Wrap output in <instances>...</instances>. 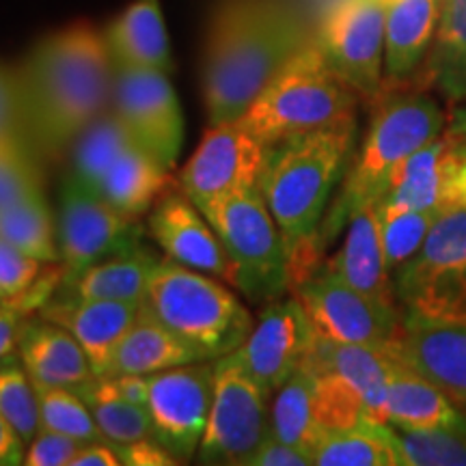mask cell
<instances>
[{"instance_id": "41", "label": "cell", "mask_w": 466, "mask_h": 466, "mask_svg": "<svg viewBox=\"0 0 466 466\" xmlns=\"http://www.w3.org/2000/svg\"><path fill=\"white\" fill-rule=\"evenodd\" d=\"M316 370V367H313ZM318 371V370H316ZM367 417L365 401L354 387L330 371H318L316 419L322 432H337Z\"/></svg>"}, {"instance_id": "16", "label": "cell", "mask_w": 466, "mask_h": 466, "mask_svg": "<svg viewBox=\"0 0 466 466\" xmlns=\"http://www.w3.org/2000/svg\"><path fill=\"white\" fill-rule=\"evenodd\" d=\"M316 341V329L296 299L266 302L244 343L223 357L253 378L268 395L305 363Z\"/></svg>"}, {"instance_id": "20", "label": "cell", "mask_w": 466, "mask_h": 466, "mask_svg": "<svg viewBox=\"0 0 466 466\" xmlns=\"http://www.w3.org/2000/svg\"><path fill=\"white\" fill-rule=\"evenodd\" d=\"M395 352L441 387L466 415V322H434L406 313Z\"/></svg>"}, {"instance_id": "27", "label": "cell", "mask_w": 466, "mask_h": 466, "mask_svg": "<svg viewBox=\"0 0 466 466\" xmlns=\"http://www.w3.org/2000/svg\"><path fill=\"white\" fill-rule=\"evenodd\" d=\"M441 0H384V74L404 80L432 48Z\"/></svg>"}, {"instance_id": "34", "label": "cell", "mask_w": 466, "mask_h": 466, "mask_svg": "<svg viewBox=\"0 0 466 466\" xmlns=\"http://www.w3.org/2000/svg\"><path fill=\"white\" fill-rule=\"evenodd\" d=\"M0 236L42 264H61L56 225L44 195L0 209Z\"/></svg>"}, {"instance_id": "6", "label": "cell", "mask_w": 466, "mask_h": 466, "mask_svg": "<svg viewBox=\"0 0 466 466\" xmlns=\"http://www.w3.org/2000/svg\"><path fill=\"white\" fill-rule=\"evenodd\" d=\"M359 93L326 61L311 37L255 97L240 119L268 145L299 137L354 115Z\"/></svg>"}, {"instance_id": "1", "label": "cell", "mask_w": 466, "mask_h": 466, "mask_svg": "<svg viewBox=\"0 0 466 466\" xmlns=\"http://www.w3.org/2000/svg\"><path fill=\"white\" fill-rule=\"evenodd\" d=\"M113 56L104 33L74 22L35 44L14 72L28 143L58 158L110 108Z\"/></svg>"}, {"instance_id": "12", "label": "cell", "mask_w": 466, "mask_h": 466, "mask_svg": "<svg viewBox=\"0 0 466 466\" xmlns=\"http://www.w3.org/2000/svg\"><path fill=\"white\" fill-rule=\"evenodd\" d=\"M110 110L134 141L173 171L184 143V115L167 72L121 66L113 61Z\"/></svg>"}, {"instance_id": "28", "label": "cell", "mask_w": 466, "mask_h": 466, "mask_svg": "<svg viewBox=\"0 0 466 466\" xmlns=\"http://www.w3.org/2000/svg\"><path fill=\"white\" fill-rule=\"evenodd\" d=\"M203 360L188 343L171 333L141 302L138 316L127 330L106 376H151Z\"/></svg>"}, {"instance_id": "33", "label": "cell", "mask_w": 466, "mask_h": 466, "mask_svg": "<svg viewBox=\"0 0 466 466\" xmlns=\"http://www.w3.org/2000/svg\"><path fill=\"white\" fill-rule=\"evenodd\" d=\"M428 69L442 96L466 100V0H441Z\"/></svg>"}, {"instance_id": "45", "label": "cell", "mask_w": 466, "mask_h": 466, "mask_svg": "<svg viewBox=\"0 0 466 466\" xmlns=\"http://www.w3.org/2000/svg\"><path fill=\"white\" fill-rule=\"evenodd\" d=\"M313 460L309 453L300 451L299 447L289 445L275 434L268 432V436L261 441V445L255 450L253 456L248 458L247 466H309Z\"/></svg>"}, {"instance_id": "7", "label": "cell", "mask_w": 466, "mask_h": 466, "mask_svg": "<svg viewBox=\"0 0 466 466\" xmlns=\"http://www.w3.org/2000/svg\"><path fill=\"white\" fill-rule=\"evenodd\" d=\"M223 242L233 288L250 302H272L289 289V255L259 186L244 188L201 209Z\"/></svg>"}, {"instance_id": "39", "label": "cell", "mask_w": 466, "mask_h": 466, "mask_svg": "<svg viewBox=\"0 0 466 466\" xmlns=\"http://www.w3.org/2000/svg\"><path fill=\"white\" fill-rule=\"evenodd\" d=\"M44 195L42 168L35 160V149L20 138L0 141V209Z\"/></svg>"}, {"instance_id": "48", "label": "cell", "mask_w": 466, "mask_h": 466, "mask_svg": "<svg viewBox=\"0 0 466 466\" xmlns=\"http://www.w3.org/2000/svg\"><path fill=\"white\" fill-rule=\"evenodd\" d=\"M26 445L15 432L14 425L0 415V466L25 464Z\"/></svg>"}, {"instance_id": "26", "label": "cell", "mask_w": 466, "mask_h": 466, "mask_svg": "<svg viewBox=\"0 0 466 466\" xmlns=\"http://www.w3.org/2000/svg\"><path fill=\"white\" fill-rule=\"evenodd\" d=\"M115 63L173 72V55L160 0H134L104 31Z\"/></svg>"}, {"instance_id": "14", "label": "cell", "mask_w": 466, "mask_h": 466, "mask_svg": "<svg viewBox=\"0 0 466 466\" xmlns=\"http://www.w3.org/2000/svg\"><path fill=\"white\" fill-rule=\"evenodd\" d=\"M294 289L322 339L365 346H393L398 341L395 307L367 299L326 266H318Z\"/></svg>"}, {"instance_id": "11", "label": "cell", "mask_w": 466, "mask_h": 466, "mask_svg": "<svg viewBox=\"0 0 466 466\" xmlns=\"http://www.w3.org/2000/svg\"><path fill=\"white\" fill-rule=\"evenodd\" d=\"M268 395L247 371L229 360H214V398L197 462L247 466L270 432Z\"/></svg>"}, {"instance_id": "46", "label": "cell", "mask_w": 466, "mask_h": 466, "mask_svg": "<svg viewBox=\"0 0 466 466\" xmlns=\"http://www.w3.org/2000/svg\"><path fill=\"white\" fill-rule=\"evenodd\" d=\"M110 442V441H108ZM119 453L121 464L124 466H175L182 464L177 458L171 456L158 441L151 436V439H143L137 442H110Z\"/></svg>"}, {"instance_id": "21", "label": "cell", "mask_w": 466, "mask_h": 466, "mask_svg": "<svg viewBox=\"0 0 466 466\" xmlns=\"http://www.w3.org/2000/svg\"><path fill=\"white\" fill-rule=\"evenodd\" d=\"M138 309L141 305L134 302L83 300L55 294L37 313L39 318L63 326L80 343L93 376H106L116 348L138 316Z\"/></svg>"}, {"instance_id": "30", "label": "cell", "mask_w": 466, "mask_h": 466, "mask_svg": "<svg viewBox=\"0 0 466 466\" xmlns=\"http://www.w3.org/2000/svg\"><path fill=\"white\" fill-rule=\"evenodd\" d=\"M313 464L406 466V456L391 425L363 417L346 430L326 432L313 451Z\"/></svg>"}, {"instance_id": "22", "label": "cell", "mask_w": 466, "mask_h": 466, "mask_svg": "<svg viewBox=\"0 0 466 466\" xmlns=\"http://www.w3.org/2000/svg\"><path fill=\"white\" fill-rule=\"evenodd\" d=\"M309 363L318 371H330L354 387L365 401L367 417L384 423L387 387L400 357L393 346H365V343L329 341L316 335Z\"/></svg>"}, {"instance_id": "36", "label": "cell", "mask_w": 466, "mask_h": 466, "mask_svg": "<svg viewBox=\"0 0 466 466\" xmlns=\"http://www.w3.org/2000/svg\"><path fill=\"white\" fill-rule=\"evenodd\" d=\"M0 415L14 425L20 439L28 445L42 428L37 389L22 365L20 357L0 360Z\"/></svg>"}, {"instance_id": "24", "label": "cell", "mask_w": 466, "mask_h": 466, "mask_svg": "<svg viewBox=\"0 0 466 466\" xmlns=\"http://www.w3.org/2000/svg\"><path fill=\"white\" fill-rule=\"evenodd\" d=\"M15 350L33 384L76 387L93 378L89 359L80 343L63 326L44 318L26 319Z\"/></svg>"}, {"instance_id": "5", "label": "cell", "mask_w": 466, "mask_h": 466, "mask_svg": "<svg viewBox=\"0 0 466 466\" xmlns=\"http://www.w3.org/2000/svg\"><path fill=\"white\" fill-rule=\"evenodd\" d=\"M143 305L203 360L223 359L240 348L255 324L227 283L168 258L156 266Z\"/></svg>"}, {"instance_id": "44", "label": "cell", "mask_w": 466, "mask_h": 466, "mask_svg": "<svg viewBox=\"0 0 466 466\" xmlns=\"http://www.w3.org/2000/svg\"><path fill=\"white\" fill-rule=\"evenodd\" d=\"M3 138H20L28 143L25 124H22L20 102H17L15 78L7 69L0 67V141Z\"/></svg>"}, {"instance_id": "25", "label": "cell", "mask_w": 466, "mask_h": 466, "mask_svg": "<svg viewBox=\"0 0 466 466\" xmlns=\"http://www.w3.org/2000/svg\"><path fill=\"white\" fill-rule=\"evenodd\" d=\"M324 266L367 299L395 307L393 279L384 261L376 206L360 209L357 217L350 218L343 247Z\"/></svg>"}, {"instance_id": "35", "label": "cell", "mask_w": 466, "mask_h": 466, "mask_svg": "<svg viewBox=\"0 0 466 466\" xmlns=\"http://www.w3.org/2000/svg\"><path fill=\"white\" fill-rule=\"evenodd\" d=\"M376 217L378 225H380L384 261H387V270L393 279L395 272L406 261L415 258L417 250L421 248L430 229L436 223V218H439V214L425 212V209L376 203Z\"/></svg>"}, {"instance_id": "47", "label": "cell", "mask_w": 466, "mask_h": 466, "mask_svg": "<svg viewBox=\"0 0 466 466\" xmlns=\"http://www.w3.org/2000/svg\"><path fill=\"white\" fill-rule=\"evenodd\" d=\"M72 466H124L119 453L108 441L85 442L80 451L76 453Z\"/></svg>"}, {"instance_id": "38", "label": "cell", "mask_w": 466, "mask_h": 466, "mask_svg": "<svg viewBox=\"0 0 466 466\" xmlns=\"http://www.w3.org/2000/svg\"><path fill=\"white\" fill-rule=\"evenodd\" d=\"M66 272L61 264H48L31 288L20 294L0 299V360L9 357L17 346L22 326L33 311H39L61 288Z\"/></svg>"}, {"instance_id": "9", "label": "cell", "mask_w": 466, "mask_h": 466, "mask_svg": "<svg viewBox=\"0 0 466 466\" xmlns=\"http://www.w3.org/2000/svg\"><path fill=\"white\" fill-rule=\"evenodd\" d=\"M393 289L412 316L466 322V212L436 218L415 258L393 275Z\"/></svg>"}, {"instance_id": "23", "label": "cell", "mask_w": 466, "mask_h": 466, "mask_svg": "<svg viewBox=\"0 0 466 466\" xmlns=\"http://www.w3.org/2000/svg\"><path fill=\"white\" fill-rule=\"evenodd\" d=\"M398 354V352H395ZM384 423L395 430H460L466 432V415L432 380L398 360L389 376Z\"/></svg>"}, {"instance_id": "3", "label": "cell", "mask_w": 466, "mask_h": 466, "mask_svg": "<svg viewBox=\"0 0 466 466\" xmlns=\"http://www.w3.org/2000/svg\"><path fill=\"white\" fill-rule=\"evenodd\" d=\"M357 143V116L272 145L261 195L283 233L289 255V288L316 270L322 253L318 231Z\"/></svg>"}, {"instance_id": "19", "label": "cell", "mask_w": 466, "mask_h": 466, "mask_svg": "<svg viewBox=\"0 0 466 466\" xmlns=\"http://www.w3.org/2000/svg\"><path fill=\"white\" fill-rule=\"evenodd\" d=\"M147 214V233L165 258L233 285V270L218 233L177 184L167 186Z\"/></svg>"}, {"instance_id": "29", "label": "cell", "mask_w": 466, "mask_h": 466, "mask_svg": "<svg viewBox=\"0 0 466 466\" xmlns=\"http://www.w3.org/2000/svg\"><path fill=\"white\" fill-rule=\"evenodd\" d=\"M162 258L147 247L115 255L69 279L58 288V296L83 300H115L141 305L147 296L149 279Z\"/></svg>"}, {"instance_id": "4", "label": "cell", "mask_w": 466, "mask_h": 466, "mask_svg": "<svg viewBox=\"0 0 466 466\" xmlns=\"http://www.w3.org/2000/svg\"><path fill=\"white\" fill-rule=\"evenodd\" d=\"M442 113L432 97L395 96L376 110L363 145L352 156L339 195L326 209L318 231V247L339 236L360 209L374 208L387 195L395 173L415 151L442 134Z\"/></svg>"}, {"instance_id": "18", "label": "cell", "mask_w": 466, "mask_h": 466, "mask_svg": "<svg viewBox=\"0 0 466 466\" xmlns=\"http://www.w3.org/2000/svg\"><path fill=\"white\" fill-rule=\"evenodd\" d=\"M378 203L442 214L466 212V137H436L408 158Z\"/></svg>"}, {"instance_id": "10", "label": "cell", "mask_w": 466, "mask_h": 466, "mask_svg": "<svg viewBox=\"0 0 466 466\" xmlns=\"http://www.w3.org/2000/svg\"><path fill=\"white\" fill-rule=\"evenodd\" d=\"M138 218L110 206L74 175H67L58 195L56 218V240L66 272L63 283L93 264L145 247L147 233Z\"/></svg>"}, {"instance_id": "13", "label": "cell", "mask_w": 466, "mask_h": 466, "mask_svg": "<svg viewBox=\"0 0 466 466\" xmlns=\"http://www.w3.org/2000/svg\"><path fill=\"white\" fill-rule=\"evenodd\" d=\"M272 145L240 121L209 126L199 147L177 175V186L199 209L231 192L259 186Z\"/></svg>"}, {"instance_id": "17", "label": "cell", "mask_w": 466, "mask_h": 466, "mask_svg": "<svg viewBox=\"0 0 466 466\" xmlns=\"http://www.w3.org/2000/svg\"><path fill=\"white\" fill-rule=\"evenodd\" d=\"M316 42L359 96H378L384 72V0H341L324 17Z\"/></svg>"}, {"instance_id": "32", "label": "cell", "mask_w": 466, "mask_h": 466, "mask_svg": "<svg viewBox=\"0 0 466 466\" xmlns=\"http://www.w3.org/2000/svg\"><path fill=\"white\" fill-rule=\"evenodd\" d=\"M72 389L86 401L106 441L124 445L154 436L147 408L126 400L113 376H93Z\"/></svg>"}, {"instance_id": "31", "label": "cell", "mask_w": 466, "mask_h": 466, "mask_svg": "<svg viewBox=\"0 0 466 466\" xmlns=\"http://www.w3.org/2000/svg\"><path fill=\"white\" fill-rule=\"evenodd\" d=\"M316 384L318 371L305 360L277 389L270 406V432L309 453L311 460L324 436L316 419Z\"/></svg>"}, {"instance_id": "8", "label": "cell", "mask_w": 466, "mask_h": 466, "mask_svg": "<svg viewBox=\"0 0 466 466\" xmlns=\"http://www.w3.org/2000/svg\"><path fill=\"white\" fill-rule=\"evenodd\" d=\"M168 173L134 141L113 110L97 116L72 149L69 175L132 217L149 212L168 186Z\"/></svg>"}, {"instance_id": "2", "label": "cell", "mask_w": 466, "mask_h": 466, "mask_svg": "<svg viewBox=\"0 0 466 466\" xmlns=\"http://www.w3.org/2000/svg\"><path fill=\"white\" fill-rule=\"evenodd\" d=\"M309 42L305 22L285 0H223L209 25L203 61L208 126L240 119Z\"/></svg>"}, {"instance_id": "42", "label": "cell", "mask_w": 466, "mask_h": 466, "mask_svg": "<svg viewBox=\"0 0 466 466\" xmlns=\"http://www.w3.org/2000/svg\"><path fill=\"white\" fill-rule=\"evenodd\" d=\"M42 261L28 258L14 247L7 238L0 236V299L20 294L37 281L44 272Z\"/></svg>"}, {"instance_id": "43", "label": "cell", "mask_w": 466, "mask_h": 466, "mask_svg": "<svg viewBox=\"0 0 466 466\" xmlns=\"http://www.w3.org/2000/svg\"><path fill=\"white\" fill-rule=\"evenodd\" d=\"M85 441L74 436L55 432V430L39 428L35 439L26 445L25 464L26 466H72L76 453Z\"/></svg>"}, {"instance_id": "40", "label": "cell", "mask_w": 466, "mask_h": 466, "mask_svg": "<svg viewBox=\"0 0 466 466\" xmlns=\"http://www.w3.org/2000/svg\"><path fill=\"white\" fill-rule=\"evenodd\" d=\"M395 432L404 450L406 466H466V432L460 430H395Z\"/></svg>"}, {"instance_id": "49", "label": "cell", "mask_w": 466, "mask_h": 466, "mask_svg": "<svg viewBox=\"0 0 466 466\" xmlns=\"http://www.w3.org/2000/svg\"><path fill=\"white\" fill-rule=\"evenodd\" d=\"M451 130H456L460 134H464L466 137V108L458 110L456 116H453V124H451Z\"/></svg>"}, {"instance_id": "15", "label": "cell", "mask_w": 466, "mask_h": 466, "mask_svg": "<svg viewBox=\"0 0 466 466\" xmlns=\"http://www.w3.org/2000/svg\"><path fill=\"white\" fill-rule=\"evenodd\" d=\"M214 398V360H199L147 376L151 432L165 450L190 462L197 456Z\"/></svg>"}, {"instance_id": "37", "label": "cell", "mask_w": 466, "mask_h": 466, "mask_svg": "<svg viewBox=\"0 0 466 466\" xmlns=\"http://www.w3.org/2000/svg\"><path fill=\"white\" fill-rule=\"evenodd\" d=\"M39 400L42 428L74 436V439L93 442L106 441L97 428L86 401L72 387H44L35 384Z\"/></svg>"}]
</instances>
